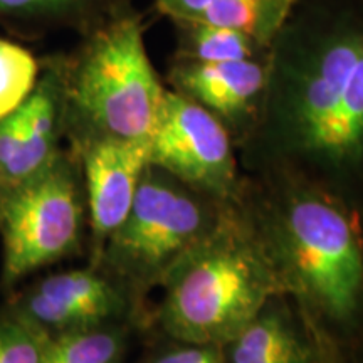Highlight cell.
Masks as SVG:
<instances>
[{
	"label": "cell",
	"mask_w": 363,
	"mask_h": 363,
	"mask_svg": "<svg viewBox=\"0 0 363 363\" xmlns=\"http://www.w3.org/2000/svg\"><path fill=\"white\" fill-rule=\"evenodd\" d=\"M40 61L24 45L0 39V118L16 111L33 93Z\"/></svg>",
	"instance_id": "cell-17"
},
{
	"label": "cell",
	"mask_w": 363,
	"mask_h": 363,
	"mask_svg": "<svg viewBox=\"0 0 363 363\" xmlns=\"http://www.w3.org/2000/svg\"><path fill=\"white\" fill-rule=\"evenodd\" d=\"M123 294L94 269H72L40 279L13 301L12 315L44 337L108 325L123 311Z\"/></svg>",
	"instance_id": "cell-10"
},
{
	"label": "cell",
	"mask_w": 363,
	"mask_h": 363,
	"mask_svg": "<svg viewBox=\"0 0 363 363\" xmlns=\"http://www.w3.org/2000/svg\"><path fill=\"white\" fill-rule=\"evenodd\" d=\"M83 195L65 152L38 179L0 197L2 279L11 286L78 247Z\"/></svg>",
	"instance_id": "cell-6"
},
{
	"label": "cell",
	"mask_w": 363,
	"mask_h": 363,
	"mask_svg": "<svg viewBox=\"0 0 363 363\" xmlns=\"http://www.w3.org/2000/svg\"><path fill=\"white\" fill-rule=\"evenodd\" d=\"M153 363H224L214 345H187L163 353Z\"/></svg>",
	"instance_id": "cell-19"
},
{
	"label": "cell",
	"mask_w": 363,
	"mask_h": 363,
	"mask_svg": "<svg viewBox=\"0 0 363 363\" xmlns=\"http://www.w3.org/2000/svg\"><path fill=\"white\" fill-rule=\"evenodd\" d=\"M252 157L363 201V0H296L269 44Z\"/></svg>",
	"instance_id": "cell-1"
},
{
	"label": "cell",
	"mask_w": 363,
	"mask_h": 363,
	"mask_svg": "<svg viewBox=\"0 0 363 363\" xmlns=\"http://www.w3.org/2000/svg\"><path fill=\"white\" fill-rule=\"evenodd\" d=\"M48 337L7 315L0 320V363H43Z\"/></svg>",
	"instance_id": "cell-18"
},
{
	"label": "cell",
	"mask_w": 363,
	"mask_h": 363,
	"mask_svg": "<svg viewBox=\"0 0 363 363\" xmlns=\"http://www.w3.org/2000/svg\"><path fill=\"white\" fill-rule=\"evenodd\" d=\"M276 259L284 286L318 315L352 328L363 316V239L340 199L299 192L279 212Z\"/></svg>",
	"instance_id": "cell-4"
},
{
	"label": "cell",
	"mask_w": 363,
	"mask_h": 363,
	"mask_svg": "<svg viewBox=\"0 0 363 363\" xmlns=\"http://www.w3.org/2000/svg\"><path fill=\"white\" fill-rule=\"evenodd\" d=\"M167 83L172 91L201 104L244 143L259 118L267 84V54L225 62H194L172 57Z\"/></svg>",
	"instance_id": "cell-9"
},
{
	"label": "cell",
	"mask_w": 363,
	"mask_h": 363,
	"mask_svg": "<svg viewBox=\"0 0 363 363\" xmlns=\"http://www.w3.org/2000/svg\"><path fill=\"white\" fill-rule=\"evenodd\" d=\"M148 140L101 138L74 148L83 165L86 206L98 247L125 220L135 201L150 165Z\"/></svg>",
	"instance_id": "cell-11"
},
{
	"label": "cell",
	"mask_w": 363,
	"mask_h": 363,
	"mask_svg": "<svg viewBox=\"0 0 363 363\" xmlns=\"http://www.w3.org/2000/svg\"><path fill=\"white\" fill-rule=\"evenodd\" d=\"M57 57L65 136L72 148L101 138H150L165 86L150 61L135 6L79 34L76 48Z\"/></svg>",
	"instance_id": "cell-2"
},
{
	"label": "cell",
	"mask_w": 363,
	"mask_h": 363,
	"mask_svg": "<svg viewBox=\"0 0 363 363\" xmlns=\"http://www.w3.org/2000/svg\"><path fill=\"white\" fill-rule=\"evenodd\" d=\"M65 110L57 54L40 61L33 93L0 118V197L38 179L62 155Z\"/></svg>",
	"instance_id": "cell-8"
},
{
	"label": "cell",
	"mask_w": 363,
	"mask_h": 363,
	"mask_svg": "<svg viewBox=\"0 0 363 363\" xmlns=\"http://www.w3.org/2000/svg\"><path fill=\"white\" fill-rule=\"evenodd\" d=\"M125 338L108 325L54 335L45 340L43 363H118Z\"/></svg>",
	"instance_id": "cell-16"
},
{
	"label": "cell",
	"mask_w": 363,
	"mask_h": 363,
	"mask_svg": "<svg viewBox=\"0 0 363 363\" xmlns=\"http://www.w3.org/2000/svg\"><path fill=\"white\" fill-rule=\"evenodd\" d=\"M150 165L190 189L225 197L235 180L234 138L201 104L165 86L150 135Z\"/></svg>",
	"instance_id": "cell-7"
},
{
	"label": "cell",
	"mask_w": 363,
	"mask_h": 363,
	"mask_svg": "<svg viewBox=\"0 0 363 363\" xmlns=\"http://www.w3.org/2000/svg\"><path fill=\"white\" fill-rule=\"evenodd\" d=\"M296 0H153L157 13L174 22H195L242 30L269 45Z\"/></svg>",
	"instance_id": "cell-12"
},
{
	"label": "cell",
	"mask_w": 363,
	"mask_h": 363,
	"mask_svg": "<svg viewBox=\"0 0 363 363\" xmlns=\"http://www.w3.org/2000/svg\"><path fill=\"white\" fill-rule=\"evenodd\" d=\"M229 363H308L310 350L289 318L272 299L225 343Z\"/></svg>",
	"instance_id": "cell-14"
},
{
	"label": "cell",
	"mask_w": 363,
	"mask_h": 363,
	"mask_svg": "<svg viewBox=\"0 0 363 363\" xmlns=\"http://www.w3.org/2000/svg\"><path fill=\"white\" fill-rule=\"evenodd\" d=\"M216 225L189 185L148 165L125 220L104 242V261L133 283L163 279Z\"/></svg>",
	"instance_id": "cell-5"
},
{
	"label": "cell",
	"mask_w": 363,
	"mask_h": 363,
	"mask_svg": "<svg viewBox=\"0 0 363 363\" xmlns=\"http://www.w3.org/2000/svg\"><path fill=\"white\" fill-rule=\"evenodd\" d=\"M131 6L133 0H0V26L26 39L57 30L79 35Z\"/></svg>",
	"instance_id": "cell-13"
},
{
	"label": "cell",
	"mask_w": 363,
	"mask_h": 363,
	"mask_svg": "<svg viewBox=\"0 0 363 363\" xmlns=\"http://www.w3.org/2000/svg\"><path fill=\"white\" fill-rule=\"evenodd\" d=\"M160 321L187 345H225L284 291L274 261L230 225L217 224L163 276Z\"/></svg>",
	"instance_id": "cell-3"
},
{
	"label": "cell",
	"mask_w": 363,
	"mask_h": 363,
	"mask_svg": "<svg viewBox=\"0 0 363 363\" xmlns=\"http://www.w3.org/2000/svg\"><path fill=\"white\" fill-rule=\"evenodd\" d=\"M174 59L194 62L242 61L266 56L269 45L242 30L195 22H174Z\"/></svg>",
	"instance_id": "cell-15"
}]
</instances>
